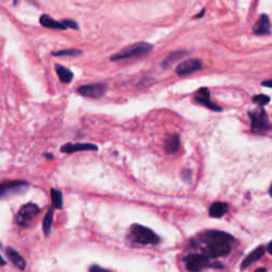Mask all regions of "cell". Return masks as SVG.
Returning a JSON list of instances; mask_svg holds the SVG:
<instances>
[{"instance_id":"cell-1","label":"cell","mask_w":272,"mask_h":272,"mask_svg":"<svg viewBox=\"0 0 272 272\" xmlns=\"http://www.w3.org/2000/svg\"><path fill=\"white\" fill-rule=\"evenodd\" d=\"M235 239L232 235L221 231H207L200 235L195 246L208 258L226 256L231 252Z\"/></svg>"},{"instance_id":"cell-3","label":"cell","mask_w":272,"mask_h":272,"mask_svg":"<svg viewBox=\"0 0 272 272\" xmlns=\"http://www.w3.org/2000/svg\"><path fill=\"white\" fill-rule=\"evenodd\" d=\"M151 50H152V46L150 44L145 43V42L135 43L131 46L123 48L122 50H120L118 53L114 55L112 58H111V60L112 61H121V60L131 59V58H139V57L147 55Z\"/></svg>"},{"instance_id":"cell-2","label":"cell","mask_w":272,"mask_h":272,"mask_svg":"<svg viewBox=\"0 0 272 272\" xmlns=\"http://www.w3.org/2000/svg\"><path fill=\"white\" fill-rule=\"evenodd\" d=\"M129 237L133 242L140 244H156L159 242V237L152 230L141 225H133L130 228Z\"/></svg>"},{"instance_id":"cell-17","label":"cell","mask_w":272,"mask_h":272,"mask_svg":"<svg viewBox=\"0 0 272 272\" xmlns=\"http://www.w3.org/2000/svg\"><path fill=\"white\" fill-rule=\"evenodd\" d=\"M228 204L226 202H215L209 207V216L214 218H220L228 211Z\"/></svg>"},{"instance_id":"cell-20","label":"cell","mask_w":272,"mask_h":272,"mask_svg":"<svg viewBox=\"0 0 272 272\" xmlns=\"http://www.w3.org/2000/svg\"><path fill=\"white\" fill-rule=\"evenodd\" d=\"M51 201L52 205L56 208H62V205H63V195L58 189L52 188L51 189Z\"/></svg>"},{"instance_id":"cell-7","label":"cell","mask_w":272,"mask_h":272,"mask_svg":"<svg viewBox=\"0 0 272 272\" xmlns=\"http://www.w3.org/2000/svg\"><path fill=\"white\" fill-rule=\"evenodd\" d=\"M249 116L252 122V129L255 133L263 134L272 128L268 115L264 108L259 107L257 110L252 111V112L249 113Z\"/></svg>"},{"instance_id":"cell-12","label":"cell","mask_w":272,"mask_h":272,"mask_svg":"<svg viewBox=\"0 0 272 272\" xmlns=\"http://www.w3.org/2000/svg\"><path fill=\"white\" fill-rule=\"evenodd\" d=\"M270 31H271L270 19L266 14H263L259 16L258 20L254 24L253 32L256 35H265V34H269Z\"/></svg>"},{"instance_id":"cell-29","label":"cell","mask_w":272,"mask_h":272,"mask_svg":"<svg viewBox=\"0 0 272 272\" xmlns=\"http://www.w3.org/2000/svg\"><path fill=\"white\" fill-rule=\"evenodd\" d=\"M6 265V262L4 261V258L0 256V266H5Z\"/></svg>"},{"instance_id":"cell-30","label":"cell","mask_w":272,"mask_h":272,"mask_svg":"<svg viewBox=\"0 0 272 272\" xmlns=\"http://www.w3.org/2000/svg\"><path fill=\"white\" fill-rule=\"evenodd\" d=\"M44 156H45V157H48V158H50V159L53 158V155H52V154H49V153H45Z\"/></svg>"},{"instance_id":"cell-16","label":"cell","mask_w":272,"mask_h":272,"mask_svg":"<svg viewBox=\"0 0 272 272\" xmlns=\"http://www.w3.org/2000/svg\"><path fill=\"white\" fill-rule=\"evenodd\" d=\"M6 253H7L8 258L17 268H19L21 270L24 269V267H26V262H24V259L21 257V255L17 251H15L14 249H12V248H8L7 251H6Z\"/></svg>"},{"instance_id":"cell-18","label":"cell","mask_w":272,"mask_h":272,"mask_svg":"<svg viewBox=\"0 0 272 272\" xmlns=\"http://www.w3.org/2000/svg\"><path fill=\"white\" fill-rule=\"evenodd\" d=\"M56 71H57L58 76H59V78H60L62 83L68 84V83L71 82V80L73 78V73L68 68L57 64L56 65Z\"/></svg>"},{"instance_id":"cell-26","label":"cell","mask_w":272,"mask_h":272,"mask_svg":"<svg viewBox=\"0 0 272 272\" xmlns=\"http://www.w3.org/2000/svg\"><path fill=\"white\" fill-rule=\"evenodd\" d=\"M262 85L266 86V88H272V80H268V81H264L262 83Z\"/></svg>"},{"instance_id":"cell-5","label":"cell","mask_w":272,"mask_h":272,"mask_svg":"<svg viewBox=\"0 0 272 272\" xmlns=\"http://www.w3.org/2000/svg\"><path fill=\"white\" fill-rule=\"evenodd\" d=\"M28 188L29 183L26 181H5L0 183V199H8V198L23 194Z\"/></svg>"},{"instance_id":"cell-19","label":"cell","mask_w":272,"mask_h":272,"mask_svg":"<svg viewBox=\"0 0 272 272\" xmlns=\"http://www.w3.org/2000/svg\"><path fill=\"white\" fill-rule=\"evenodd\" d=\"M52 221H53V209L49 208L47 214L44 217V220H43V230H44V233H45L46 236L50 234Z\"/></svg>"},{"instance_id":"cell-28","label":"cell","mask_w":272,"mask_h":272,"mask_svg":"<svg viewBox=\"0 0 272 272\" xmlns=\"http://www.w3.org/2000/svg\"><path fill=\"white\" fill-rule=\"evenodd\" d=\"M255 272H267V269L266 268H259V269L255 270Z\"/></svg>"},{"instance_id":"cell-13","label":"cell","mask_w":272,"mask_h":272,"mask_svg":"<svg viewBox=\"0 0 272 272\" xmlns=\"http://www.w3.org/2000/svg\"><path fill=\"white\" fill-rule=\"evenodd\" d=\"M180 136L178 134L168 135L165 140L164 149L168 154H174L180 149Z\"/></svg>"},{"instance_id":"cell-8","label":"cell","mask_w":272,"mask_h":272,"mask_svg":"<svg viewBox=\"0 0 272 272\" xmlns=\"http://www.w3.org/2000/svg\"><path fill=\"white\" fill-rule=\"evenodd\" d=\"M106 88L104 84L97 83V84H86L78 89V93L84 97L89 98H100L104 95Z\"/></svg>"},{"instance_id":"cell-22","label":"cell","mask_w":272,"mask_h":272,"mask_svg":"<svg viewBox=\"0 0 272 272\" xmlns=\"http://www.w3.org/2000/svg\"><path fill=\"white\" fill-rule=\"evenodd\" d=\"M80 55H82V51L79 50V49H64V50H60L52 53V56L56 57H77Z\"/></svg>"},{"instance_id":"cell-9","label":"cell","mask_w":272,"mask_h":272,"mask_svg":"<svg viewBox=\"0 0 272 272\" xmlns=\"http://www.w3.org/2000/svg\"><path fill=\"white\" fill-rule=\"evenodd\" d=\"M202 69V63L197 59H191L184 61L177 67V73L179 76H186L189 73Z\"/></svg>"},{"instance_id":"cell-15","label":"cell","mask_w":272,"mask_h":272,"mask_svg":"<svg viewBox=\"0 0 272 272\" xmlns=\"http://www.w3.org/2000/svg\"><path fill=\"white\" fill-rule=\"evenodd\" d=\"M40 22L43 27L45 28H50V29H67L66 24L64 23V21H58L56 19H53L51 16H49L47 14H43L40 18Z\"/></svg>"},{"instance_id":"cell-23","label":"cell","mask_w":272,"mask_h":272,"mask_svg":"<svg viewBox=\"0 0 272 272\" xmlns=\"http://www.w3.org/2000/svg\"><path fill=\"white\" fill-rule=\"evenodd\" d=\"M253 101H254L255 103L259 104V105H265V104H267V103L270 101V98H269L268 96H266V95L261 94V95H256V96H254V97H253Z\"/></svg>"},{"instance_id":"cell-11","label":"cell","mask_w":272,"mask_h":272,"mask_svg":"<svg viewBox=\"0 0 272 272\" xmlns=\"http://www.w3.org/2000/svg\"><path fill=\"white\" fill-rule=\"evenodd\" d=\"M98 147L93 144H66L61 148V151L70 154L78 151H97Z\"/></svg>"},{"instance_id":"cell-6","label":"cell","mask_w":272,"mask_h":272,"mask_svg":"<svg viewBox=\"0 0 272 272\" xmlns=\"http://www.w3.org/2000/svg\"><path fill=\"white\" fill-rule=\"evenodd\" d=\"M40 207L34 203H27L20 207L16 215V222L22 228H29L40 214Z\"/></svg>"},{"instance_id":"cell-10","label":"cell","mask_w":272,"mask_h":272,"mask_svg":"<svg viewBox=\"0 0 272 272\" xmlns=\"http://www.w3.org/2000/svg\"><path fill=\"white\" fill-rule=\"evenodd\" d=\"M195 100L200 103L208 108H211L213 111H217V112H219V111H222V108L218 105H216L215 103H213L211 101V96H209V92L207 89H200L199 91H198L195 95Z\"/></svg>"},{"instance_id":"cell-24","label":"cell","mask_w":272,"mask_h":272,"mask_svg":"<svg viewBox=\"0 0 272 272\" xmlns=\"http://www.w3.org/2000/svg\"><path fill=\"white\" fill-rule=\"evenodd\" d=\"M64 23L66 24V27L67 28H72V29H78V23L76 21H73V20H69V19H65L63 20Z\"/></svg>"},{"instance_id":"cell-14","label":"cell","mask_w":272,"mask_h":272,"mask_svg":"<svg viewBox=\"0 0 272 272\" xmlns=\"http://www.w3.org/2000/svg\"><path fill=\"white\" fill-rule=\"evenodd\" d=\"M265 252H266V249H265V247H263V246L258 247V248L254 249V250H253V251H252V252H251L248 256H247V257L243 259V261H242V263H241V265H240L241 270H243L244 268H247L248 266L252 265L253 263L257 262L258 259L261 258V257L265 254Z\"/></svg>"},{"instance_id":"cell-21","label":"cell","mask_w":272,"mask_h":272,"mask_svg":"<svg viewBox=\"0 0 272 272\" xmlns=\"http://www.w3.org/2000/svg\"><path fill=\"white\" fill-rule=\"evenodd\" d=\"M185 55H186V52L185 51H175L170 53L164 61V66L167 67V66H170L175 63L176 61H178L179 59H181L182 57H184Z\"/></svg>"},{"instance_id":"cell-4","label":"cell","mask_w":272,"mask_h":272,"mask_svg":"<svg viewBox=\"0 0 272 272\" xmlns=\"http://www.w3.org/2000/svg\"><path fill=\"white\" fill-rule=\"evenodd\" d=\"M185 266L189 272H200L206 268H217L220 269L224 266L219 263H211L208 257L203 254H189L185 257Z\"/></svg>"},{"instance_id":"cell-27","label":"cell","mask_w":272,"mask_h":272,"mask_svg":"<svg viewBox=\"0 0 272 272\" xmlns=\"http://www.w3.org/2000/svg\"><path fill=\"white\" fill-rule=\"evenodd\" d=\"M267 250H268V252L272 255V241L268 244V248H267Z\"/></svg>"},{"instance_id":"cell-31","label":"cell","mask_w":272,"mask_h":272,"mask_svg":"<svg viewBox=\"0 0 272 272\" xmlns=\"http://www.w3.org/2000/svg\"><path fill=\"white\" fill-rule=\"evenodd\" d=\"M269 194H270V196L272 197V184H271V186H270V189H269Z\"/></svg>"},{"instance_id":"cell-25","label":"cell","mask_w":272,"mask_h":272,"mask_svg":"<svg viewBox=\"0 0 272 272\" xmlns=\"http://www.w3.org/2000/svg\"><path fill=\"white\" fill-rule=\"evenodd\" d=\"M90 272H111V271H108L106 269H103V268L99 267V266H92L90 268Z\"/></svg>"}]
</instances>
